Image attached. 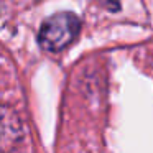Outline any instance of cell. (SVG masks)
Masks as SVG:
<instances>
[{
  "label": "cell",
  "mask_w": 153,
  "mask_h": 153,
  "mask_svg": "<svg viewBox=\"0 0 153 153\" xmlns=\"http://www.w3.org/2000/svg\"><path fill=\"white\" fill-rule=\"evenodd\" d=\"M81 30V22L71 12H59L43 22L38 33V43L43 50L56 53L74 41Z\"/></svg>",
  "instance_id": "cell-1"
},
{
  "label": "cell",
  "mask_w": 153,
  "mask_h": 153,
  "mask_svg": "<svg viewBox=\"0 0 153 153\" xmlns=\"http://www.w3.org/2000/svg\"><path fill=\"white\" fill-rule=\"evenodd\" d=\"M22 122L15 110L0 105V152H8L22 140Z\"/></svg>",
  "instance_id": "cell-2"
},
{
  "label": "cell",
  "mask_w": 153,
  "mask_h": 153,
  "mask_svg": "<svg viewBox=\"0 0 153 153\" xmlns=\"http://www.w3.org/2000/svg\"><path fill=\"white\" fill-rule=\"evenodd\" d=\"M104 4H105L110 10H119L120 2H119V0H104Z\"/></svg>",
  "instance_id": "cell-3"
}]
</instances>
